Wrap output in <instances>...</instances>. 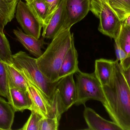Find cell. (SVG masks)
Segmentation results:
<instances>
[{
    "instance_id": "cell-13",
    "label": "cell",
    "mask_w": 130,
    "mask_h": 130,
    "mask_svg": "<svg viewBox=\"0 0 130 130\" xmlns=\"http://www.w3.org/2000/svg\"><path fill=\"white\" fill-rule=\"evenodd\" d=\"M15 112H23L30 110L32 103L27 91L16 88H10L9 97L8 100Z\"/></svg>"
},
{
    "instance_id": "cell-3",
    "label": "cell",
    "mask_w": 130,
    "mask_h": 130,
    "mask_svg": "<svg viewBox=\"0 0 130 130\" xmlns=\"http://www.w3.org/2000/svg\"><path fill=\"white\" fill-rule=\"evenodd\" d=\"M13 65L27 81L41 90L51 100L60 80L50 81L38 67L37 59L20 51L12 55Z\"/></svg>"
},
{
    "instance_id": "cell-5",
    "label": "cell",
    "mask_w": 130,
    "mask_h": 130,
    "mask_svg": "<svg viewBox=\"0 0 130 130\" xmlns=\"http://www.w3.org/2000/svg\"><path fill=\"white\" fill-rule=\"evenodd\" d=\"M90 11L99 19L98 30L114 39H116L121 22L115 15L106 0H91Z\"/></svg>"
},
{
    "instance_id": "cell-31",
    "label": "cell",
    "mask_w": 130,
    "mask_h": 130,
    "mask_svg": "<svg viewBox=\"0 0 130 130\" xmlns=\"http://www.w3.org/2000/svg\"><path fill=\"white\" fill-rule=\"evenodd\" d=\"M26 1V2H28L30 0H25Z\"/></svg>"
},
{
    "instance_id": "cell-16",
    "label": "cell",
    "mask_w": 130,
    "mask_h": 130,
    "mask_svg": "<svg viewBox=\"0 0 130 130\" xmlns=\"http://www.w3.org/2000/svg\"><path fill=\"white\" fill-rule=\"evenodd\" d=\"M19 0H0V31L3 32L5 26L15 17Z\"/></svg>"
},
{
    "instance_id": "cell-11",
    "label": "cell",
    "mask_w": 130,
    "mask_h": 130,
    "mask_svg": "<svg viewBox=\"0 0 130 130\" xmlns=\"http://www.w3.org/2000/svg\"><path fill=\"white\" fill-rule=\"evenodd\" d=\"M83 117L88 126V129L122 130L116 123L104 119L90 108L85 107Z\"/></svg>"
},
{
    "instance_id": "cell-20",
    "label": "cell",
    "mask_w": 130,
    "mask_h": 130,
    "mask_svg": "<svg viewBox=\"0 0 130 130\" xmlns=\"http://www.w3.org/2000/svg\"><path fill=\"white\" fill-rule=\"evenodd\" d=\"M115 15L123 22L130 15V0H106Z\"/></svg>"
},
{
    "instance_id": "cell-2",
    "label": "cell",
    "mask_w": 130,
    "mask_h": 130,
    "mask_svg": "<svg viewBox=\"0 0 130 130\" xmlns=\"http://www.w3.org/2000/svg\"><path fill=\"white\" fill-rule=\"evenodd\" d=\"M74 44L73 33L70 29L59 32L48 46L41 56L37 58L38 67L52 82L59 79V73L66 54Z\"/></svg>"
},
{
    "instance_id": "cell-29",
    "label": "cell",
    "mask_w": 130,
    "mask_h": 130,
    "mask_svg": "<svg viewBox=\"0 0 130 130\" xmlns=\"http://www.w3.org/2000/svg\"><path fill=\"white\" fill-rule=\"evenodd\" d=\"M123 73L127 83L128 84L130 89V66L127 69L123 70Z\"/></svg>"
},
{
    "instance_id": "cell-8",
    "label": "cell",
    "mask_w": 130,
    "mask_h": 130,
    "mask_svg": "<svg viewBox=\"0 0 130 130\" xmlns=\"http://www.w3.org/2000/svg\"><path fill=\"white\" fill-rule=\"evenodd\" d=\"M74 74L69 75L62 79L56 89L58 91L64 112L75 105L77 98L76 85Z\"/></svg>"
},
{
    "instance_id": "cell-21",
    "label": "cell",
    "mask_w": 130,
    "mask_h": 130,
    "mask_svg": "<svg viewBox=\"0 0 130 130\" xmlns=\"http://www.w3.org/2000/svg\"><path fill=\"white\" fill-rule=\"evenodd\" d=\"M51 105L50 110L46 117L55 119L60 121L62 115L64 113V111L57 89L51 99Z\"/></svg>"
},
{
    "instance_id": "cell-14",
    "label": "cell",
    "mask_w": 130,
    "mask_h": 130,
    "mask_svg": "<svg viewBox=\"0 0 130 130\" xmlns=\"http://www.w3.org/2000/svg\"><path fill=\"white\" fill-rule=\"evenodd\" d=\"M115 61L111 60L100 59L95 62V75L102 86L108 85L113 76Z\"/></svg>"
},
{
    "instance_id": "cell-22",
    "label": "cell",
    "mask_w": 130,
    "mask_h": 130,
    "mask_svg": "<svg viewBox=\"0 0 130 130\" xmlns=\"http://www.w3.org/2000/svg\"><path fill=\"white\" fill-rule=\"evenodd\" d=\"M115 40H117L121 47L130 58V27L121 22L120 28Z\"/></svg>"
},
{
    "instance_id": "cell-19",
    "label": "cell",
    "mask_w": 130,
    "mask_h": 130,
    "mask_svg": "<svg viewBox=\"0 0 130 130\" xmlns=\"http://www.w3.org/2000/svg\"><path fill=\"white\" fill-rule=\"evenodd\" d=\"M44 27L48 21L49 11L47 4L43 0H30L26 2Z\"/></svg>"
},
{
    "instance_id": "cell-28",
    "label": "cell",
    "mask_w": 130,
    "mask_h": 130,
    "mask_svg": "<svg viewBox=\"0 0 130 130\" xmlns=\"http://www.w3.org/2000/svg\"><path fill=\"white\" fill-rule=\"evenodd\" d=\"M43 1L47 4L48 8L50 18L51 15L59 5L61 0H43Z\"/></svg>"
},
{
    "instance_id": "cell-12",
    "label": "cell",
    "mask_w": 130,
    "mask_h": 130,
    "mask_svg": "<svg viewBox=\"0 0 130 130\" xmlns=\"http://www.w3.org/2000/svg\"><path fill=\"white\" fill-rule=\"evenodd\" d=\"M14 34L17 39L24 47L30 54L36 57L39 58L43 53L42 49L44 45L46 44L43 37L38 39L30 35H28L23 32L21 29L14 30Z\"/></svg>"
},
{
    "instance_id": "cell-25",
    "label": "cell",
    "mask_w": 130,
    "mask_h": 130,
    "mask_svg": "<svg viewBox=\"0 0 130 130\" xmlns=\"http://www.w3.org/2000/svg\"><path fill=\"white\" fill-rule=\"evenodd\" d=\"M115 41V48L117 57L116 60L118 62L123 70H126L130 66V58L121 47L118 42L117 40Z\"/></svg>"
},
{
    "instance_id": "cell-18",
    "label": "cell",
    "mask_w": 130,
    "mask_h": 130,
    "mask_svg": "<svg viewBox=\"0 0 130 130\" xmlns=\"http://www.w3.org/2000/svg\"><path fill=\"white\" fill-rule=\"evenodd\" d=\"M5 64L7 74L9 88H16L27 91V81L23 75L13 64Z\"/></svg>"
},
{
    "instance_id": "cell-6",
    "label": "cell",
    "mask_w": 130,
    "mask_h": 130,
    "mask_svg": "<svg viewBox=\"0 0 130 130\" xmlns=\"http://www.w3.org/2000/svg\"><path fill=\"white\" fill-rule=\"evenodd\" d=\"M15 17L25 33L40 38L42 25L26 2L19 0Z\"/></svg>"
},
{
    "instance_id": "cell-9",
    "label": "cell",
    "mask_w": 130,
    "mask_h": 130,
    "mask_svg": "<svg viewBox=\"0 0 130 130\" xmlns=\"http://www.w3.org/2000/svg\"><path fill=\"white\" fill-rule=\"evenodd\" d=\"M65 19V0H61L56 10L50 18L46 25L43 27L42 37L52 39L61 32Z\"/></svg>"
},
{
    "instance_id": "cell-17",
    "label": "cell",
    "mask_w": 130,
    "mask_h": 130,
    "mask_svg": "<svg viewBox=\"0 0 130 130\" xmlns=\"http://www.w3.org/2000/svg\"><path fill=\"white\" fill-rule=\"evenodd\" d=\"M15 113L8 101L0 97V130H11Z\"/></svg>"
},
{
    "instance_id": "cell-26",
    "label": "cell",
    "mask_w": 130,
    "mask_h": 130,
    "mask_svg": "<svg viewBox=\"0 0 130 130\" xmlns=\"http://www.w3.org/2000/svg\"><path fill=\"white\" fill-rule=\"evenodd\" d=\"M43 118L40 114L34 111L31 113L27 122L22 128V130H40V125L42 118Z\"/></svg>"
},
{
    "instance_id": "cell-23",
    "label": "cell",
    "mask_w": 130,
    "mask_h": 130,
    "mask_svg": "<svg viewBox=\"0 0 130 130\" xmlns=\"http://www.w3.org/2000/svg\"><path fill=\"white\" fill-rule=\"evenodd\" d=\"M0 60L8 65L13 64L12 54L8 40L0 31Z\"/></svg>"
},
{
    "instance_id": "cell-15",
    "label": "cell",
    "mask_w": 130,
    "mask_h": 130,
    "mask_svg": "<svg viewBox=\"0 0 130 130\" xmlns=\"http://www.w3.org/2000/svg\"><path fill=\"white\" fill-rule=\"evenodd\" d=\"M78 58V52L74 44L69 49L63 60L59 73V79H61L71 74H75L79 71Z\"/></svg>"
},
{
    "instance_id": "cell-4",
    "label": "cell",
    "mask_w": 130,
    "mask_h": 130,
    "mask_svg": "<svg viewBox=\"0 0 130 130\" xmlns=\"http://www.w3.org/2000/svg\"><path fill=\"white\" fill-rule=\"evenodd\" d=\"M75 74L77 98L75 105H85L86 103L90 100L104 104L105 97L102 86L94 73H85L79 70Z\"/></svg>"
},
{
    "instance_id": "cell-30",
    "label": "cell",
    "mask_w": 130,
    "mask_h": 130,
    "mask_svg": "<svg viewBox=\"0 0 130 130\" xmlns=\"http://www.w3.org/2000/svg\"><path fill=\"white\" fill-rule=\"evenodd\" d=\"M122 22L125 25L130 27V15L128 16Z\"/></svg>"
},
{
    "instance_id": "cell-24",
    "label": "cell",
    "mask_w": 130,
    "mask_h": 130,
    "mask_svg": "<svg viewBox=\"0 0 130 130\" xmlns=\"http://www.w3.org/2000/svg\"><path fill=\"white\" fill-rule=\"evenodd\" d=\"M8 78L5 64L0 60V96L7 98L9 97Z\"/></svg>"
},
{
    "instance_id": "cell-10",
    "label": "cell",
    "mask_w": 130,
    "mask_h": 130,
    "mask_svg": "<svg viewBox=\"0 0 130 130\" xmlns=\"http://www.w3.org/2000/svg\"><path fill=\"white\" fill-rule=\"evenodd\" d=\"M27 81V91L32 103L30 111H34L46 117L51 107V100L39 88Z\"/></svg>"
},
{
    "instance_id": "cell-7",
    "label": "cell",
    "mask_w": 130,
    "mask_h": 130,
    "mask_svg": "<svg viewBox=\"0 0 130 130\" xmlns=\"http://www.w3.org/2000/svg\"><path fill=\"white\" fill-rule=\"evenodd\" d=\"M91 0H65L66 19L61 31L71 27L83 19L90 11Z\"/></svg>"
},
{
    "instance_id": "cell-27",
    "label": "cell",
    "mask_w": 130,
    "mask_h": 130,
    "mask_svg": "<svg viewBox=\"0 0 130 130\" xmlns=\"http://www.w3.org/2000/svg\"><path fill=\"white\" fill-rule=\"evenodd\" d=\"M59 121L52 118H43L40 125V130H57L58 129Z\"/></svg>"
},
{
    "instance_id": "cell-1",
    "label": "cell",
    "mask_w": 130,
    "mask_h": 130,
    "mask_svg": "<svg viewBox=\"0 0 130 130\" xmlns=\"http://www.w3.org/2000/svg\"><path fill=\"white\" fill-rule=\"evenodd\" d=\"M115 62L112 80L108 85L102 86L105 97L103 105L122 130H130V89L119 62Z\"/></svg>"
}]
</instances>
